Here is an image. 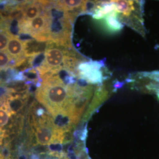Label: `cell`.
Masks as SVG:
<instances>
[{
    "instance_id": "cell-1",
    "label": "cell",
    "mask_w": 159,
    "mask_h": 159,
    "mask_svg": "<svg viewBox=\"0 0 159 159\" xmlns=\"http://www.w3.org/2000/svg\"><path fill=\"white\" fill-rule=\"evenodd\" d=\"M40 87L36 91L37 100L51 114L53 118L58 115L67 116V111L72 98L70 96L68 87L56 75L45 74Z\"/></svg>"
},
{
    "instance_id": "cell-2",
    "label": "cell",
    "mask_w": 159,
    "mask_h": 159,
    "mask_svg": "<svg viewBox=\"0 0 159 159\" xmlns=\"http://www.w3.org/2000/svg\"><path fill=\"white\" fill-rule=\"evenodd\" d=\"M71 52L51 46L45 51L44 62L37 70L41 76L47 74H58L60 70L63 68L66 59Z\"/></svg>"
},
{
    "instance_id": "cell-3",
    "label": "cell",
    "mask_w": 159,
    "mask_h": 159,
    "mask_svg": "<svg viewBox=\"0 0 159 159\" xmlns=\"http://www.w3.org/2000/svg\"><path fill=\"white\" fill-rule=\"evenodd\" d=\"M93 90L94 87L91 85L83 93L79 96L72 98L67 115L73 125H75L79 122L82 114L91 100Z\"/></svg>"
},
{
    "instance_id": "cell-4",
    "label": "cell",
    "mask_w": 159,
    "mask_h": 159,
    "mask_svg": "<svg viewBox=\"0 0 159 159\" xmlns=\"http://www.w3.org/2000/svg\"><path fill=\"white\" fill-rule=\"evenodd\" d=\"M102 63L98 61L80 63L78 68V77L85 80L89 83H101L103 80V74L100 68Z\"/></svg>"
},
{
    "instance_id": "cell-5",
    "label": "cell",
    "mask_w": 159,
    "mask_h": 159,
    "mask_svg": "<svg viewBox=\"0 0 159 159\" xmlns=\"http://www.w3.org/2000/svg\"><path fill=\"white\" fill-rule=\"evenodd\" d=\"M7 52L14 60V67H18L25 63L27 57L25 55L24 43L18 35H11L7 48Z\"/></svg>"
},
{
    "instance_id": "cell-6",
    "label": "cell",
    "mask_w": 159,
    "mask_h": 159,
    "mask_svg": "<svg viewBox=\"0 0 159 159\" xmlns=\"http://www.w3.org/2000/svg\"><path fill=\"white\" fill-rule=\"evenodd\" d=\"M108 93L109 92L103 86L99 87L97 89L95 90L94 96L93 97L91 102L87 110V112L84 114V121L89 119L94 110L107 98Z\"/></svg>"
},
{
    "instance_id": "cell-7",
    "label": "cell",
    "mask_w": 159,
    "mask_h": 159,
    "mask_svg": "<svg viewBox=\"0 0 159 159\" xmlns=\"http://www.w3.org/2000/svg\"><path fill=\"white\" fill-rule=\"evenodd\" d=\"M45 7L42 1L29 2L25 10V20L31 21L44 13Z\"/></svg>"
},
{
    "instance_id": "cell-8",
    "label": "cell",
    "mask_w": 159,
    "mask_h": 159,
    "mask_svg": "<svg viewBox=\"0 0 159 159\" xmlns=\"http://www.w3.org/2000/svg\"><path fill=\"white\" fill-rule=\"evenodd\" d=\"M115 6V11L117 13H122L123 17L130 16L132 12L134 11L135 6H134V1H112Z\"/></svg>"
},
{
    "instance_id": "cell-9",
    "label": "cell",
    "mask_w": 159,
    "mask_h": 159,
    "mask_svg": "<svg viewBox=\"0 0 159 159\" xmlns=\"http://www.w3.org/2000/svg\"><path fill=\"white\" fill-rule=\"evenodd\" d=\"M14 114L8 102H5L0 106V132L8 123L9 120Z\"/></svg>"
},
{
    "instance_id": "cell-10",
    "label": "cell",
    "mask_w": 159,
    "mask_h": 159,
    "mask_svg": "<svg viewBox=\"0 0 159 159\" xmlns=\"http://www.w3.org/2000/svg\"><path fill=\"white\" fill-rule=\"evenodd\" d=\"M117 12L113 11L106 16V25L110 31H118L123 28V25L117 18Z\"/></svg>"
},
{
    "instance_id": "cell-11",
    "label": "cell",
    "mask_w": 159,
    "mask_h": 159,
    "mask_svg": "<svg viewBox=\"0 0 159 159\" xmlns=\"http://www.w3.org/2000/svg\"><path fill=\"white\" fill-rule=\"evenodd\" d=\"M11 35L8 30L0 27V51L7 50L8 43Z\"/></svg>"
},
{
    "instance_id": "cell-12",
    "label": "cell",
    "mask_w": 159,
    "mask_h": 159,
    "mask_svg": "<svg viewBox=\"0 0 159 159\" xmlns=\"http://www.w3.org/2000/svg\"><path fill=\"white\" fill-rule=\"evenodd\" d=\"M13 59L6 51H0V71L4 70L11 66Z\"/></svg>"
},
{
    "instance_id": "cell-13",
    "label": "cell",
    "mask_w": 159,
    "mask_h": 159,
    "mask_svg": "<svg viewBox=\"0 0 159 159\" xmlns=\"http://www.w3.org/2000/svg\"><path fill=\"white\" fill-rule=\"evenodd\" d=\"M158 96H159V94H158Z\"/></svg>"
}]
</instances>
